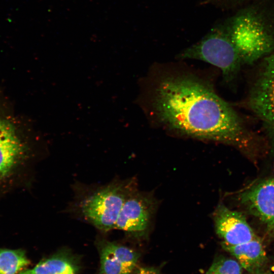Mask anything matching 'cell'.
Wrapping results in <instances>:
<instances>
[{"label": "cell", "instance_id": "5", "mask_svg": "<svg viewBox=\"0 0 274 274\" xmlns=\"http://www.w3.org/2000/svg\"><path fill=\"white\" fill-rule=\"evenodd\" d=\"M248 104L274 141V52L264 59L250 91Z\"/></svg>", "mask_w": 274, "mask_h": 274}, {"label": "cell", "instance_id": "12", "mask_svg": "<svg viewBox=\"0 0 274 274\" xmlns=\"http://www.w3.org/2000/svg\"><path fill=\"white\" fill-rule=\"evenodd\" d=\"M29 263L22 250L0 249V274H18Z\"/></svg>", "mask_w": 274, "mask_h": 274}, {"label": "cell", "instance_id": "9", "mask_svg": "<svg viewBox=\"0 0 274 274\" xmlns=\"http://www.w3.org/2000/svg\"><path fill=\"white\" fill-rule=\"evenodd\" d=\"M25 150L14 125L0 119V183L13 173L23 160Z\"/></svg>", "mask_w": 274, "mask_h": 274}, {"label": "cell", "instance_id": "10", "mask_svg": "<svg viewBox=\"0 0 274 274\" xmlns=\"http://www.w3.org/2000/svg\"><path fill=\"white\" fill-rule=\"evenodd\" d=\"M221 246L248 272L257 271L266 259V251L259 237L236 245L221 243Z\"/></svg>", "mask_w": 274, "mask_h": 274}, {"label": "cell", "instance_id": "4", "mask_svg": "<svg viewBox=\"0 0 274 274\" xmlns=\"http://www.w3.org/2000/svg\"><path fill=\"white\" fill-rule=\"evenodd\" d=\"M178 57L201 60L215 65L222 71L226 80L233 78L242 63L236 48L224 29L208 34L182 52Z\"/></svg>", "mask_w": 274, "mask_h": 274}, {"label": "cell", "instance_id": "2", "mask_svg": "<svg viewBox=\"0 0 274 274\" xmlns=\"http://www.w3.org/2000/svg\"><path fill=\"white\" fill-rule=\"evenodd\" d=\"M225 28L242 63L251 64L274 52V30L254 9L239 13Z\"/></svg>", "mask_w": 274, "mask_h": 274}, {"label": "cell", "instance_id": "14", "mask_svg": "<svg viewBox=\"0 0 274 274\" xmlns=\"http://www.w3.org/2000/svg\"><path fill=\"white\" fill-rule=\"evenodd\" d=\"M242 269L236 260L219 256L214 260L205 274H242Z\"/></svg>", "mask_w": 274, "mask_h": 274}, {"label": "cell", "instance_id": "1", "mask_svg": "<svg viewBox=\"0 0 274 274\" xmlns=\"http://www.w3.org/2000/svg\"><path fill=\"white\" fill-rule=\"evenodd\" d=\"M153 106L159 122L170 129L245 152L253 147L254 138L235 111L196 77L163 78L155 90Z\"/></svg>", "mask_w": 274, "mask_h": 274}, {"label": "cell", "instance_id": "15", "mask_svg": "<svg viewBox=\"0 0 274 274\" xmlns=\"http://www.w3.org/2000/svg\"><path fill=\"white\" fill-rule=\"evenodd\" d=\"M131 274H162L159 268L152 266L136 267Z\"/></svg>", "mask_w": 274, "mask_h": 274}, {"label": "cell", "instance_id": "13", "mask_svg": "<svg viewBox=\"0 0 274 274\" xmlns=\"http://www.w3.org/2000/svg\"><path fill=\"white\" fill-rule=\"evenodd\" d=\"M97 244L100 274H131L134 269L117 259L102 246Z\"/></svg>", "mask_w": 274, "mask_h": 274}, {"label": "cell", "instance_id": "8", "mask_svg": "<svg viewBox=\"0 0 274 274\" xmlns=\"http://www.w3.org/2000/svg\"><path fill=\"white\" fill-rule=\"evenodd\" d=\"M213 218L216 232L222 243L236 245L259 237L241 213L230 210L222 203L215 210Z\"/></svg>", "mask_w": 274, "mask_h": 274}, {"label": "cell", "instance_id": "17", "mask_svg": "<svg viewBox=\"0 0 274 274\" xmlns=\"http://www.w3.org/2000/svg\"><path fill=\"white\" fill-rule=\"evenodd\" d=\"M18 274H24V273H23L22 272H20V273H18Z\"/></svg>", "mask_w": 274, "mask_h": 274}, {"label": "cell", "instance_id": "16", "mask_svg": "<svg viewBox=\"0 0 274 274\" xmlns=\"http://www.w3.org/2000/svg\"><path fill=\"white\" fill-rule=\"evenodd\" d=\"M254 274H270V273H266V272H258L257 271V272H256Z\"/></svg>", "mask_w": 274, "mask_h": 274}, {"label": "cell", "instance_id": "7", "mask_svg": "<svg viewBox=\"0 0 274 274\" xmlns=\"http://www.w3.org/2000/svg\"><path fill=\"white\" fill-rule=\"evenodd\" d=\"M240 202L274 234V177L263 180L241 193Z\"/></svg>", "mask_w": 274, "mask_h": 274}, {"label": "cell", "instance_id": "3", "mask_svg": "<svg viewBox=\"0 0 274 274\" xmlns=\"http://www.w3.org/2000/svg\"><path fill=\"white\" fill-rule=\"evenodd\" d=\"M132 180L112 183L95 192L83 203L84 217L101 231L115 228L122 208L135 189Z\"/></svg>", "mask_w": 274, "mask_h": 274}, {"label": "cell", "instance_id": "6", "mask_svg": "<svg viewBox=\"0 0 274 274\" xmlns=\"http://www.w3.org/2000/svg\"><path fill=\"white\" fill-rule=\"evenodd\" d=\"M156 202L152 195L136 190L126 199L122 208L115 228L135 236H145L150 227Z\"/></svg>", "mask_w": 274, "mask_h": 274}, {"label": "cell", "instance_id": "11", "mask_svg": "<svg viewBox=\"0 0 274 274\" xmlns=\"http://www.w3.org/2000/svg\"><path fill=\"white\" fill-rule=\"evenodd\" d=\"M66 254L59 253L41 261L24 274H77L78 268Z\"/></svg>", "mask_w": 274, "mask_h": 274}]
</instances>
